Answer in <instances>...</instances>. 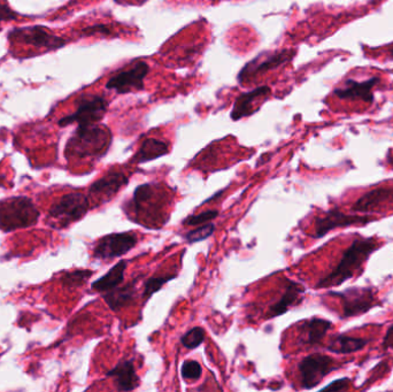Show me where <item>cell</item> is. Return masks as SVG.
I'll return each instance as SVG.
<instances>
[{"instance_id": "cell-1", "label": "cell", "mask_w": 393, "mask_h": 392, "mask_svg": "<svg viewBox=\"0 0 393 392\" xmlns=\"http://www.w3.org/2000/svg\"><path fill=\"white\" fill-rule=\"evenodd\" d=\"M382 244L375 240V237H362L358 235L351 245L344 251L337 266L317 282V289L334 288L339 287L344 282L354 278L362 271L363 265L375 251L379 250Z\"/></svg>"}, {"instance_id": "cell-2", "label": "cell", "mask_w": 393, "mask_h": 392, "mask_svg": "<svg viewBox=\"0 0 393 392\" xmlns=\"http://www.w3.org/2000/svg\"><path fill=\"white\" fill-rule=\"evenodd\" d=\"M111 134L107 128L92 125L78 127L76 134L67 145V156H101L111 145Z\"/></svg>"}, {"instance_id": "cell-3", "label": "cell", "mask_w": 393, "mask_h": 392, "mask_svg": "<svg viewBox=\"0 0 393 392\" xmlns=\"http://www.w3.org/2000/svg\"><path fill=\"white\" fill-rule=\"evenodd\" d=\"M39 219V209L30 198L13 197L0 200V229L4 231L35 226Z\"/></svg>"}, {"instance_id": "cell-4", "label": "cell", "mask_w": 393, "mask_h": 392, "mask_svg": "<svg viewBox=\"0 0 393 392\" xmlns=\"http://www.w3.org/2000/svg\"><path fill=\"white\" fill-rule=\"evenodd\" d=\"M329 296L337 297L341 304V319H352L362 316L370 309L381 306L375 290L369 287H351L344 291L330 292Z\"/></svg>"}, {"instance_id": "cell-5", "label": "cell", "mask_w": 393, "mask_h": 392, "mask_svg": "<svg viewBox=\"0 0 393 392\" xmlns=\"http://www.w3.org/2000/svg\"><path fill=\"white\" fill-rule=\"evenodd\" d=\"M341 367L334 358L322 353H313L304 358L298 364L300 385L301 388L310 390L317 388L324 378Z\"/></svg>"}, {"instance_id": "cell-6", "label": "cell", "mask_w": 393, "mask_h": 392, "mask_svg": "<svg viewBox=\"0 0 393 392\" xmlns=\"http://www.w3.org/2000/svg\"><path fill=\"white\" fill-rule=\"evenodd\" d=\"M90 209L87 196L80 192H72L53 204L50 209L49 219L53 220L60 227H68L70 223L82 219Z\"/></svg>"}, {"instance_id": "cell-7", "label": "cell", "mask_w": 393, "mask_h": 392, "mask_svg": "<svg viewBox=\"0 0 393 392\" xmlns=\"http://www.w3.org/2000/svg\"><path fill=\"white\" fill-rule=\"evenodd\" d=\"M377 218L374 216H358V214H346L341 209H329L323 216H317L314 223L313 238H322L328 233L338 228H348V227H363L376 221Z\"/></svg>"}, {"instance_id": "cell-8", "label": "cell", "mask_w": 393, "mask_h": 392, "mask_svg": "<svg viewBox=\"0 0 393 392\" xmlns=\"http://www.w3.org/2000/svg\"><path fill=\"white\" fill-rule=\"evenodd\" d=\"M108 110V101L103 96H87L78 103L77 110L74 114L61 118L59 125L61 127L77 123L78 127L96 125L104 118Z\"/></svg>"}, {"instance_id": "cell-9", "label": "cell", "mask_w": 393, "mask_h": 392, "mask_svg": "<svg viewBox=\"0 0 393 392\" xmlns=\"http://www.w3.org/2000/svg\"><path fill=\"white\" fill-rule=\"evenodd\" d=\"M149 72L150 66L145 61L136 63L128 70H122L111 76L106 83V89L114 90L118 94L144 90V82Z\"/></svg>"}, {"instance_id": "cell-10", "label": "cell", "mask_w": 393, "mask_h": 392, "mask_svg": "<svg viewBox=\"0 0 393 392\" xmlns=\"http://www.w3.org/2000/svg\"><path fill=\"white\" fill-rule=\"evenodd\" d=\"M137 242L138 237L136 234H111L98 240L94 247V257L99 260H111L133 250Z\"/></svg>"}, {"instance_id": "cell-11", "label": "cell", "mask_w": 393, "mask_h": 392, "mask_svg": "<svg viewBox=\"0 0 393 392\" xmlns=\"http://www.w3.org/2000/svg\"><path fill=\"white\" fill-rule=\"evenodd\" d=\"M295 54H296V51H293V50H283L279 52L270 53L268 56L260 54L240 70L238 74V81L240 83H243V82L252 80L254 77L259 76L261 74L276 70L291 61Z\"/></svg>"}, {"instance_id": "cell-12", "label": "cell", "mask_w": 393, "mask_h": 392, "mask_svg": "<svg viewBox=\"0 0 393 392\" xmlns=\"http://www.w3.org/2000/svg\"><path fill=\"white\" fill-rule=\"evenodd\" d=\"M379 81L381 79L376 76L365 81L348 79L343 84V87L334 89V94L344 101H361L372 104V101H375L372 89L379 83Z\"/></svg>"}, {"instance_id": "cell-13", "label": "cell", "mask_w": 393, "mask_h": 392, "mask_svg": "<svg viewBox=\"0 0 393 392\" xmlns=\"http://www.w3.org/2000/svg\"><path fill=\"white\" fill-rule=\"evenodd\" d=\"M127 184H128V177L125 176V174L116 170H109L105 176L96 180L91 185L89 194L98 200H100V203L107 202Z\"/></svg>"}, {"instance_id": "cell-14", "label": "cell", "mask_w": 393, "mask_h": 392, "mask_svg": "<svg viewBox=\"0 0 393 392\" xmlns=\"http://www.w3.org/2000/svg\"><path fill=\"white\" fill-rule=\"evenodd\" d=\"M12 37L25 44L36 46V48H49V49H58L60 46L65 44L63 39L56 37V36L50 34L46 29L36 27V28H25L19 29L12 32Z\"/></svg>"}, {"instance_id": "cell-15", "label": "cell", "mask_w": 393, "mask_h": 392, "mask_svg": "<svg viewBox=\"0 0 393 392\" xmlns=\"http://www.w3.org/2000/svg\"><path fill=\"white\" fill-rule=\"evenodd\" d=\"M108 378H114L118 391H133L140 386V378L133 360L118 362L113 369L107 371Z\"/></svg>"}, {"instance_id": "cell-16", "label": "cell", "mask_w": 393, "mask_h": 392, "mask_svg": "<svg viewBox=\"0 0 393 392\" xmlns=\"http://www.w3.org/2000/svg\"><path fill=\"white\" fill-rule=\"evenodd\" d=\"M393 187H376L372 190L365 192L357 202L352 205L351 209L353 212L368 213L372 212L376 207L385 204V203L392 202Z\"/></svg>"}, {"instance_id": "cell-17", "label": "cell", "mask_w": 393, "mask_h": 392, "mask_svg": "<svg viewBox=\"0 0 393 392\" xmlns=\"http://www.w3.org/2000/svg\"><path fill=\"white\" fill-rule=\"evenodd\" d=\"M332 322L321 318H312L304 321L299 327L300 340L306 347H315L322 342L328 331L331 329Z\"/></svg>"}, {"instance_id": "cell-18", "label": "cell", "mask_w": 393, "mask_h": 392, "mask_svg": "<svg viewBox=\"0 0 393 392\" xmlns=\"http://www.w3.org/2000/svg\"><path fill=\"white\" fill-rule=\"evenodd\" d=\"M272 94L269 87H259L254 90L240 94L233 103L231 118L233 121H238L240 118H246L248 115L253 114L257 110H253L254 101H259L261 98L268 97Z\"/></svg>"}, {"instance_id": "cell-19", "label": "cell", "mask_w": 393, "mask_h": 392, "mask_svg": "<svg viewBox=\"0 0 393 392\" xmlns=\"http://www.w3.org/2000/svg\"><path fill=\"white\" fill-rule=\"evenodd\" d=\"M372 340L362 337L348 336L346 333H336L330 337L327 350L331 353L345 354L355 353L363 350Z\"/></svg>"}, {"instance_id": "cell-20", "label": "cell", "mask_w": 393, "mask_h": 392, "mask_svg": "<svg viewBox=\"0 0 393 392\" xmlns=\"http://www.w3.org/2000/svg\"><path fill=\"white\" fill-rule=\"evenodd\" d=\"M142 275L135 278L134 281L129 282L123 287H116L111 291L105 292L104 300L106 302L109 309L114 312H118L129 304H131L135 297H136L137 283L140 281Z\"/></svg>"}, {"instance_id": "cell-21", "label": "cell", "mask_w": 393, "mask_h": 392, "mask_svg": "<svg viewBox=\"0 0 393 392\" xmlns=\"http://www.w3.org/2000/svg\"><path fill=\"white\" fill-rule=\"evenodd\" d=\"M304 293H305V287L303 285H300L298 282L289 281L286 291L283 293L281 299H279V302H275L274 305L270 306L268 314L269 318L283 316L284 313L288 312V309L291 306L296 305L298 302H301Z\"/></svg>"}, {"instance_id": "cell-22", "label": "cell", "mask_w": 393, "mask_h": 392, "mask_svg": "<svg viewBox=\"0 0 393 392\" xmlns=\"http://www.w3.org/2000/svg\"><path fill=\"white\" fill-rule=\"evenodd\" d=\"M128 267V261H118L114 267H111L108 271L107 274L98 278L97 281L94 282L91 288L97 292H108L116 288L121 285L125 280V273Z\"/></svg>"}, {"instance_id": "cell-23", "label": "cell", "mask_w": 393, "mask_h": 392, "mask_svg": "<svg viewBox=\"0 0 393 392\" xmlns=\"http://www.w3.org/2000/svg\"><path fill=\"white\" fill-rule=\"evenodd\" d=\"M169 151L168 144L158 138H147L143 141L140 149L134 156V163H145L167 154Z\"/></svg>"}, {"instance_id": "cell-24", "label": "cell", "mask_w": 393, "mask_h": 392, "mask_svg": "<svg viewBox=\"0 0 393 392\" xmlns=\"http://www.w3.org/2000/svg\"><path fill=\"white\" fill-rule=\"evenodd\" d=\"M176 278V275H161V276H154L151 278L149 281L145 282L144 285L143 299L144 302H147L151 296L154 295L156 292L159 291L167 282L171 281L173 278Z\"/></svg>"}, {"instance_id": "cell-25", "label": "cell", "mask_w": 393, "mask_h": 392, "mask_svg": "<svg viewBox=\"0 0 393 392\" xmlns=\"http://www.w3.org/2000/svg\"><path fill=\"white\" fill-rule=\"evenodd\" d=\"M94 275L92 271H74L66 273L61 278L63 285L67 288H77L83 285Z\"/></svg>"}, {"instance_id": "cell-26", "label": "cell", "mask_w": 393, "mask_h": 392, "mask_svg": "<svg viewBox=\"0 0 393 392\" xmlns=\"http://www.w3.org/2000/svg\"><path fill=\"white\" fill-rule=\"evenodd\" d=\"M204 340H205V330L200 327H195L182 336L181 343L183 347L192 350V349H195L199 345H202Z\"/></svg>"}, {"instance_id": "cell-27", "label": "cell", "mask_w": 393, "mask_h": 392, "mask_svg": "<svg viewBox=\"0 0 393 392\" xmlns=\"http://www.w3.org/2000/svg\"><path fill=\"white\" fill-rule=\"evenodd\" d=\"M214 230H215V226L212 223H204L202 227H199L197 229L189 231L185 235V240H188L190 244L198 243V242H202V240L212 236Z\"/></svg>"}, {"instance_id": "cell-28", "label": "cell", "mask_w": 393, "mask_h": 392, "mask_svg": "<svg viewBox=\"0 0 393 392\" xmlns=\"http://www.w3.org/2000/svg\"><path fill=\"white\" fill-rule=\"evenodd\" d=\"M182 378L187 381H197L202 378V364L198 361L187 360L183 362L181 368Z\"/></svg>"}, {"instance_id": "cell-29", "label": "cell", "mask_w": 393, "mask_h": 392, "mask_svg": "<svg viewBox=\"0 0 393 392\" xmlns=\"http://www.w3.org/2000/svg\"><path fill=\"white\" fill-rule=\"evenodd\" d=\"M219 216L217 211H206V212L199 213L197 216H190L184 220L185 226L193 227L200 226L204 223H211Z\"/></svg>"}, {"instance_id": "cell-30", "label": "cell", "mask_w": 393, "mask_h": 392, "mask_svg": "<svg viewBox=\"0 0 393 392\" xmlns=\"http://www.w3.org/2000/svg\"><path fill=\"white\" fill-rule=\"evenodd\" d=\"M83 34L84 36H94L97 35V34L109 36L113 35V29L107 25H94L84 29Z\"/></svg>"}, {"instance_id": "cell-31", "label": "cell", "mask_w": 393, "mask_h": 392, "mask_svg": "<svg viewBox=\"0 0 393 392\" xmlns=\"http://www.w3.org/2000/svg\"><path fill=\"white\" fill-rule=\"evenodd\" d=\"M351 380L348 378H339L336 381L331 382L330 384L324 386L322 391H346L350 386Z\"/></svg>"}, {"instance_id": "cell-32", "label": "cell", "mask_w": 393, "mask_h": 392, "mask_svg": "<svg viewBox=\"0 0 393 392\" xmlns=\"http://www.w3.org/2000/svg\"><path fill=\"white\" fill-rule=\"evenodd\" d=\"M382 349L385 351L393 349V324L387 328L385 335L383 337Z\"/></svg>"}, {"instance_id": "cell-33", "label": "cell", "mask_w": 393, "mask_h": 392, "mask_svg": "<svg viewBox=\"0 0 393 392\" xmlns=\"http://www.w3.org/2000/svg\"><path fill=\"white\" fill-rule=\"evenodd\" d=\"M14 18L15 14L12 12L11 8L3 1H0V21H8Z\"/></svg>"}, {"instance_id": "cell-34", "label": "cell", "mask_w": 393, "mask_h": 392, "mask_svg": "<svg viewBox=\"0 0 393 392\" xmlns=\"http://www.w3.org/2000/svg\"><path fill=\"white\" fill-rule=\"evenodd\" d=\"M387 163H389L390 166L392 167L393 168V156H387Z\"/></svg>"}, {"instance_id": "cell-35", "label": "cell", "mask_w": 393, "mask_h": 392, "mask_svg": "<svg viewBox=\"0 0 393 392\" xmlns=\"http://www.w3.org/2000/svg\"><path fill=\"white\" fill-rule=\"evenodd\" d=\"M390 52H391V56H393V48H391V50H390Z\"/></svg>"}]
</instances>
